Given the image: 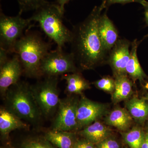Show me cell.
<instances>
[{"label":"cell","instance_id":"cell-1","mask_svg":"<svg viewBox=\"0 0 148 148\" xmlns=\"http://www.w3.org/2000/svg\"><path fill=\"white\" fill-rule=\"evenodd\" d=\"M105 3L95 6L85 19L74 26L70 43L76 63L83 70H88L108 61L109 53L99 35L98 24Z\"/></svg>","mask_w":148,"mask_h":148},{"label":"cell","instance_id":"cell-2","mask_svg":"<svg viewBox=\"0 0 148 148\" xmlns=\"http://www.w3.org/2000/svg\"><path fill=\"white\" fill-rule=\"evenodd\" d=\"M50 45L36 33L28 32L16 42L14 53L18 56L23 70L27 77L39 78L41 62L48 53Z\"/></svg>","mask_w":148,"mask_h":148},{"label":"cell","instance_id":"cell-3","mask_svg":"<svg viewBox=\"0 0 148 148\" xmlns=\"http://www.w3.org/2000/svg\"><path fill=\"white\" fill-rule=\"evenodd\" d=\"M3 99L5 108L22 120L34 125L40 121L43 115L28 83L19 81L12 86Z\"/></svg>","mask_w":148,"mask_h":148},{"label":"cell","instance_id":"cell-4","mask_svg":"<svg viewBox=\"0 0 148 148\" xmlns=\"http://www.w3.org/2000/svg\"><path fill=\"white\" fill-rule=\"evenodd\" d=\"M56 3L47 1L35 10L29 19L38 22L44 32L62 49L67 43L71 42L72 32L63 22L64 15Z\"/></svg>","mask_w":148,"mask_h":148},{"label":"cell","instance_id":"cell-5","mask_svg":"<svg viewBox=\"0 0 148 148\" xmlns=\"http://www.w3.org/2000/svg\"><path fill=\"white\" fill-rule=\"evenodd\" d=\"M58 77L47 76L31 88L43 116L49 117L57 111L61 99L58 88Z\"/></svg>","mask_w":148,"mask_h":148},{"label":"cell","instance_id":"cell-6","mask_svg":"<svg viewBox=\"0 0 148 148\" xmlns=\"http://www.w3.org/2000/svg\"><path fill=\"white\" fill-rule=\"evenodd\" d=\"M21 14L19 12L16 16H10L1 12L0 48L6 51L8 53H14L16 42L31 22L29 18H22Z\"/></svg>","mask_w":148,"mask_h":148},{"label":"cell","instance_id":"cell-7","mask_svg":"<svg viewBox=\"0 0 148 148\" xmlns=\"http://www.w3.org/2000/svg\"><path fill=\"white\" fill-rule=\"evenodd\" d=\"M73 53L64 52L62 49L49 52L44 57L40 66L42 76L58 77L78 72Z\"/></svg>","mask_w":148,"mask_h":148},{"label":"cell","instance_id":"cell-8","mask_svg":"<svg viewBox=\"0 0 148 148\" xmlns=\"http://www.w3.org/2000/svg\"><path fill=\"white\" fill-rule=\"evenodd\" d=\"M79 99L75 96L68 95L61 99L51 129L60 131L78 132L77 107Z\"/></svg>","mask_w":148,"mask_h":148},{"label":"cell","instance_id":"cell-9","mask_svg":"<svg viewBox=\"0 0 148 148\" xmlns=\"http://www.w3.org/2000/svg\"><path fill=\"white\" fill-rule=\"evenodd\" d=\"M106 106L82 95L77 107V119L79 130L96 121L106 114Z\"/></svg>","mask_w":148,"mask_h":148},{"label":"cell","instance_id":"cell-10","mask_svg":"<svg viewBox=\"0 0 148 148\" xmlns=\"http://www.w3.org/2000/svg\"><path fill=\"white\" fill-rule=\"evenodd\" d=\"M23 73L19 57L16 54L0 67V93L4 98L9 88L19 82Z\"/></svg>","mask_w":148,"mask_h":148},{"label":"cell","instance_id":"cell-11","mask_svg":"<svg viewBox=\"0 0 148 148\" xmlns=\"http://www.w3.org/2000/svg\"><path fill=\"white\" fill-rule=\"evenodd\" d=\"M131 42L125 39H119L109 53L108 61L115 75L127 74L126 66L130 57Z\"/></svg>","mask_w":148,"mask_h":148},{"label":"cell","instance_id":"cell-12","mask_svg":"<svg viewBox=\"0 0 148 148\" xmlns=\"http://www.w3.org/2000/svg\"><path fill=\"white\" fill-rule=\"evenodd\" d=\"M29 124L14 115L6 108H0V133L1 139L6 141L10 132L16 130H28Z\"/></svg>","mask_w":148,"mask_h":148},{"label":"cell","instance_id":"cell-13","mask_svg":"<svg viewBox=\"0 0 148 148\" xmlns=\"http://www.w3.org/2000/svg\"><path fill=\"white\" fill-rule=\"evenodd\" d=\"M107 10L101 14L98 24V31L104 47L110 53L119 38L117 30L107 15Z\"/></svg>","mask_w":148,"mask_h":148},{"label":"cell","instance_id":"cell-14","mask_svg":"<svg viewBox=\"0 0 148 148\" xmlns=\"http://www.w3.org/2000/svg\"><path fill=\"white\" fill-rule=\"evenodd\" d=\"M78 132V134L82 138L94 145L100 143L112 135L111 130L98 121H95Z\"/></svg>","mask_w":148,"mask_h":148},{"label":"cell","instance_id":"cell-15","mask_svg":"<svg viewBox=\"0 0 148 148\" xmlns=\"http://www.w3.org/2000/svg\"><path fill=\"white\" fill-rule=\"evenodd\" d=\"M76 132L51 129L44 135L49 142L57 148H74L78 140Z\"/></svg>","mask_w":148,"mask_h":148},{"label":"cell","instance_id":"cell-16","mask_svg":"<svg viewBox=\"0 0 148 148\" xmlns=\"http://www.w3.org/2000/svg\"><path fill=\"white\" fill-rule=\"evenodd\" d=\"M140 42L135 39L131 42V49L130 52V57L126 66V73L130 76L134 80H139L143 82L147 76L145 73L138 60L137 55V49Z\"/></svg>","mask_w":148,"mask_h":148},{"label":"cell","instance_id":"cell-17","mask_svg":"<svg viewBox=\"0 0 148 148\" xmlns=\"http://www.w3.org/2000/svg\"><path fill=\"white\" fill-rule=\"evenodd\" d=\"M115 88L112 95L114 103L126 100L132 93V82L127 77V74L115 75Z\"/></svg>","mask_w":148,"mask_h":148},{"label":"cell","instance_id":"cell-18","mask_svg":"<svg viewBox=\"0 0 148 148\" xmlns=\"http://www.w3.org/2000/svg\"><path fill=\"white\" fill-rule=\"evenodd\" d=\"M62 79L66 81V91L69 95L82 94L90 88L89 82L78 72L65 74Z\"/></svg>","mask_w":148,"mask_h":148},{"label":"cell","instance_id":"cell-19","mask_svg":"<svg viewBox=\"0 0 148 148\" xmlns=\"http://www.w3.org/2000/svg\"><path fill=\"white\" fill-rule=\"evenodd\" d=\"M132 117L128 111L121 108H117L111 112L106 118V122L109 125L125 131L130 127Z\"/></svg>","mask_w":148,"mask_h":148},{"label":"cell","instance_id":"cell-20","mask_svg":"<svg viewBox=\"0 0 148 148\" xmlns=\"http://www.w3.org/2000/svg\"><path fill=\"white\" fill-rule=\"evenodd\" d=\"M144 98L135 97L127 101L126 106L133 118L140 124H143L148 118V103Z\"/></svg>","mask_w":148,"mask_h":148},{"label":"cell","instance_id":"cell-21","mask_svg":"<svg viewBox=\"0 0 148 148\" xmlns=\"http://www.w3.org/2000/svg\"><path fill=\"white\" fill-rule=\"evenodd\" d=\"M14 148H57L49 142L44 135H30L22 139Z\"/></svg>","mask_w":148,"mask_h":148},{"label":"cell","instance_id":"cell-22","mask_svg":"<svg viewBox=\"0 0 148 148\" xmlns=\"http://www.w3.org/2000/svg\"><path fill=\"white\" fill-rule=\"evenodd\" d=\"M145 132L139 126L133 127L128 132L123 134L125 141L130 148H141L145 138Z\"/></svg>","mask_w":148,"mask_h":148},{"label":"cell","instance_id":"cell-23","mask_svg":"<svg viewBox=\"0 0 148 148\" xmlns=\"http://www.w3.org/2000/svg\"><path fill=\"white\" fill-rule=\"evenodd\" d=\"M19 7V12L21 13L24 12L35 10L44 4L46 0H16Z\"/></svg>","mask_w":148,"mask_h":148},{"label":"cell","instance_id":"cell-24","mask_svg":"<svg viewBox=\"0 0 148 148\" xmlns=\"http://www.w3.org/2000/svg\"><path fill=\"white\" fill-rule=\"evenodd\" d=\"M93 84L101 90L113 92L114 90L115 79L110 77H104L101 79L93 82Z\"/></svg>","mask_w":148,"mask_h":148},{"label":"cell","instance_id":"cell-25","mask_svg":"<svg viewBox=\"0 0 148 148\" xmlns=\"http://www.w3.org/2000/svg\"><path fill=\"white\" fill-rule=\"evenodd\" d=\"M96 148H120L119 143L112 137H108L95 145Z\"/></svg>","mask_w":148,"mask_h":148},{"label":"cell","instance_id":"cell-26","mask_svg":"<svg viewBox=\"0 0 148 148\" xmlns=\"http://www.w3.org/2000/svg\"><path fill=\"white\" fill-rule=\"evenodd\" d=\"M147 2L145 0H103L106 5V8L108 9L109 6L114 4L119 3L125 5L131 3H139L143 5Z\"/></svg>","mask_w":148,"mask_h":148},{"label":"cell","instance_id":"cell-27","mask_svg":"<svg viewBox=\"0 0 148 148\" xmlns=\"http://www.w3.org/2000/svg\"><path fill=\"white\" fill-rule=\"evenodd\" d=\"M74 148H96L95 145L90 141L82 138L78 139Z\"/></svg>","mask_w":148,"mask_h":148},{"label":"cell","instance_id":"cell-28","mask_svg":"<svg viewBox=\"0 0 148 148\" xmlns=\"http://www.w3.org/2000/svg\"><path fill=\"white\" fill-rule=\"evenodd\" d=\"M8 52L5 49L0 48V67L5 64L9 59L8 57Z\"/></svg>","mask_w":148,"mask_h":148},{"label":"cell","instance_id":"cell-29","mask_svg":"<svg viewBox=\"0 0 148 148\" xmlns=\"http://www.w3.org/2000/svg\"><path fill=\"white\" fill-rule=\"evenodd\" d=\"M71 0H56V3L60 8L63 13L65 12V6Z\"/></svg>","mask_w":148,"mask_h":148},{"label":"cell","instance_id":"cell-30","mask_svg":"<svg viewBox=\"0 0 148 148\" xmlns=\"http://www.w3.org/2000/svg\"><path fill=\"white\" fill-rule=\"evenodd\" d=\"M144 8V15H145V21L146 24L148 26V2L147 1L145 4L143 5ZM148 37V34L145 36V38Z\"/></svg>","mask_w":148,"mask_h":148},{"label":"cell","instance_id":"cell-31","mask_svg":"<svg viewBox=\"0 0 148 148\" xmlns=\"http://www.w3.org/2000/svg\"><path fill=\"white\" fill-rule=\"evenodd\" d=\"M141 148H148V128L145 132V138Z\"/></svg>","mask_w":148,"mask_h":148},{"label":"cell","instance_id":"cell-32","mask_svg":"<svg viewBox=\"0 0 148 148\" xmlns=\"http://www.w3.org/2000/svg\"><path fill=\"white\" fill-rule=\"evenodd\" d=\"M0 148H14L13 147H12V146L11 145H4L2 146H1V147Z\"/></svg>","mask_w":148,"mask_h":148},{"label":"cell","instance_id":"cell-33","mask_svg":"<svg viewBox=\"0 0 148 148\" xmlns=\"http://www.w3.org/2000/svg\"><path fill=\"white\" fill-rule=\"evenodd\" d=\"M145 88L148 90V83H146L145 85Z\"/></svg>","mask_w":148,"mask_h":148},{"label":"cell","instance_id":"cell-34","mask_svg":"<svg viewBox=\"0 0 148 148\" xmlns=\"http://www.w3.org/2000/svg\"><path fill=\"white\" fill-rule=\"evenodd\" d=\"M145 98L148 102V94H147V95H146V96L145 97Z\"/></svg>","mask_w":148,"mask_h":148},{"label":"cell","instance_id":"cell-35","mask_svg":"<svg viewBox=\"0 0 148 148\" xmlns=\"http://www.w3.org/2000/svg\"><path fill=\"white\" fill-rule=\"evenodd\" d=\"M147 121H148V118L147 119Z\"/></svg>","mask_w":148,"mask_h":148}]
</instances>
